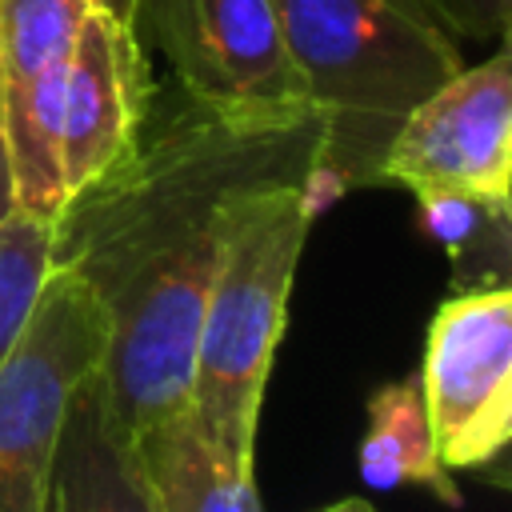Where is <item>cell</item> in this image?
Listing matches in <instances>:
<instances>
[{"mask_svg": "<svg viewBox=\"0 0 512 512\" xmlns=\"http://www.w3.org/2000/svg\"><path fill=\"white\" fill-rule=\"evenodd\" d=\"M424 8L448 28L452 40H508L512 0H424Z\"/></svg>", "mask_w": 512, "mask_h": 512, "instance_id": "obj_15", "label": "cell"}, {"mask_svg": "<svg viewBox=\"0 0 512 512\" xmlns=\"http://www.w3.org/2000/svg\"><path fill=\"white\" fill-rule=\"evenodd\" d=\"M360 476L372 488H428L436 500L460 508L452 468L436 452L420 376L380 384L368 396V428L360 440Z\"/></svg>", "mask_w": 512, "mask_h": 512, "instance_id": "obj_12", "label": "cell"}, {"mask_svg": "<svg viewBox=\"0 0 512 512\" xmlns=\"http://www.w3.org/2000/svg\"><path fill=\"white\" fill-rule=\"evenodd\" d=\"M172 64L176 88L236 124L312 116L280 40L272 0H140V20Z\"/></svg>", "mask_w": 512, "mask_h": 512, "instance_id": "obj_5", "label": "cell"}, {"mask_svg": "<svg viewBox=\"0 0 512 512\" xmlns=\"http://www.w3.org/2000/svg\"><path fill=\"white\" fill-rule=\"evenodd\" d=\"M100 12H108V16H116L120 24H128V28H140V0H92Z\"/></svg>", "mask_w": 512, "mask_h": 512, "instance_id": "obj_17", "label": "cell"}, {"mask_svg": "<svg viewBox=\"0 0 512 512\" xmlns=\"http://www.w3.org/2000/svg\"><path fill=\"white\" fill-rule=\"evenodd\" d=\"M316 208V156H308L244 184L224 212L192 348L188 412L240 468H256L264 384Z\"/></svg>", "mask_w": 512, "mask_h": 512, "instance_id": "obj_3", "label": "cell"}, {"mask_svg": "<svg viewBox=\"0 0 512 512\" xmlns=\"http://www.w3.org/2000/svg\"><path fill=\"white\" fill-rule=\"evenodd\" d=\"M136 456L156 512H264L256 468L220 456L188 404L140 428Z\"/></svg>", "mask_w": 512, "mask_h": 512, "instance_id": "obj_11", "label": "cell"}, {"mask_svg": "<svg viewBox=\"0 0 512 512\" xmlns=\"http://www.w3.org/2000/svg\"><path fill=\"white\" fill-rule=\"evenodd\" d=\"M88 8L92 0H0V128L16 204L44 220L64 208L60 108Z\"/></svg>", "mask_w": 512, "mask_h": 512, "instance_id": "obj_8", "label": "cell"}, {"mask_svg": "<svg viewBox=\"0 0 512 512\" xmlns=\"http://www.w3.org/2000/svg\"><path fill=\"white\" fill-rule=\"evenodd\" d=\"M428 232L448 248L456 264V288L472 272V288L508 284L504 256H508V204H488L452 192L416 196Z\"/></svg>", "mask_w": 512, "mask_h": 512, "instance_id": "obj_13", "label": "cell"}, {"mask_svg": "<svg viewBox=\"0 0 512 512\" xmlns=\"http://www.w3.org/2000/svg\"><path fill=\"white\" fill-rule=\"evenodd\" d=\"M288 60L320 128L316 192L380 184L404 116L464 68L424 0H272Z\"/></svg>", "mask_w": 512, "mask_h": 512, "instance_id": "obj_2", "label": "cell"}, {"mask_svg": "<svg viewBox=\"0 0 512 512\" xmlns=\"http://www.w3.org/2000/svg\"><path fill=\"white\" fill-rule=\"evenodd\" d=\"M316 152V116L236 124L180 88L176 100L152 92L132 152L56 212L52 256L84 276L108 316L100 384L128 436L188 404L228 200Z\"/></svg>", "mask_w": 512, "mask_h": 512, "instance_id": "obj_1", "label": "cell"}, {"mask_svg": "<svg viewBox=\"0 0 512 512\" xmlns=\"http://www.w3.org/2000/svg\"><path fill=\"white\" fill-rule=\"evenodd\" d=\"M152 72L136 28L100 12H84L60 108V184L64 200L112 172L136 144L148 104Z\"/></svg>", "mask_w": 512, "mask_h": 512, "instance_id": "obj_9", "label": "cell"}, {"mask_svg": "<svg viewBox=\"0 0 512 512\" xmlns=\"http://www.w3.org/2000/svg\"><path fill=\"white\" fill-rule=\"evenodd\" d=\"M20 204H16V176H12V156H8V140H4V128H0V220L12 216Z\"/></svg>", "mask_w": 512, "mask_h": 512, "instance_id": "obj_16", "label": "cell"}, {"mask_svg": "<svg viewBox=\"0 0 512 512\" xmlns=\"http://www.w3.org/2000/svg\"><path fill=\"white\" fill-rule=\"evenodd\" d=\"M108 316L80 272L52 264L20 336L0 360V512H44L68 400L104 364Z\"/></svg>", "mask_w": 512, "mask_h": 512, "instance_id": "obj_4", "label": "cell"}, {"mask_svg": "<svg viewBox=\"0 0 512 512\" xmlns=\"http://www.w3.org/2000/svg\"><path fill=\"white\" fill-rule=\"evenodd\" d=\"M420 392L448 468H484L512 436V288H460L428 324Z\"/></svg>", "mask_w": 512, "mask_h": 512, "instance_id": "obj_6", "label": "cell"}, {"mask_svg": "<svg viewBox=\"0 0 512 512\" xmlns=\"http://www.w3.org/2000/svg\"><path fill=\"white\" fill-rule=\"evenodd\" d=\"M52 264V220L24 208L0 220V360L20 336Z\"/></svg>", "mask_w": 512, "mask_h": 512, "instance_id": "obj_14", "label": "cell"}, {"mask_svg": "<svg viewBox=\"0 0 512 512\" xmlns=\"http://www.w3.org/2000/svg\"><path fill=\"white\" fill-rule=\"evenodd\" d=\"M44 512H156L136 436L116 420L100 368L84 376L68 400L48 468Z\"/></svg>", "mask_w": 512, "mask_h": 512, "instance_id": "obj_10", "label": "cell"}, {"mask_svg": "<svg viewBox=\"0 0 512 512\" xmlns=\"http://www.w3.org/2000/svg\"><path fill=\"white\" fill-rule=\"evenodd\" d=\"M380 184L412 196L452 192L488 204L512 200V56L508 40L428 92L396 128Z\"/></svg>", "mask_w": 512, "mask_h": 512, "instance_id": "obj_7", "label": "cell"}, {"mask_svg": "<svg viewBox=\"0 0 512 512\" xmlns=\"http://www.w3.org/2000/svg\"><path fill=\"white\" fill-rule=\"evenodd\" d=\"M320 512H376V508L368 500H360V496H348V500H336V504H328Z\"/></svg>", "mask_w": 512, "mask_h": 512, "instance_id": "obj_18", "label": "cell"}]
</instances>
